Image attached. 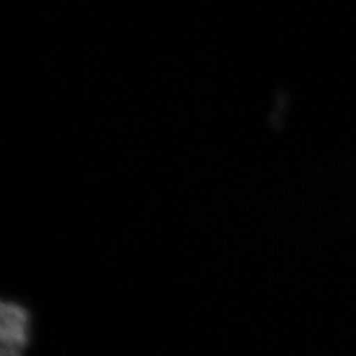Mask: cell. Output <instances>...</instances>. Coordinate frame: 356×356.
Here are the masks:
<instances>
[{
	"label": "cell",
	"mask_w": 356,
	"mask_h": 356,
	"mask_svg": "<svg viewBox=\"0 0 356 356\" xmlns=\"http://www.w3.org/2000/svg\"><path fill=\"white\" fill-rule=\"evenodd\" d=\"M28 313L13 302L1 305V356H22L28 342Z\"/></svg>",
	"instance_id": "obj_1"
}]
</instances>
